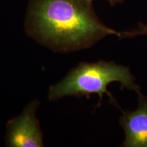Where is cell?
Returning a JSON list of instances; mask_svg holds the SVG:
<instances>
[{
  "instance_id": "3",
  "label": "cell",
  "mask_w": 147,
  "mask_h": 147,
  "mask_svg": "<svg viewBox=\"0 0 147 147\" xmlns=\"http://www.w3.org/2000/svg\"><path fill=\"white\" fill-rule=\"evenodd\" d=\"M38 101L31 102L20 116L11 119L6 125L5 142L10 147L43 146V134L36 117Z\"/></svg>"
},
{
  "instance_id": "1",
  "label": "cell",
  "mask_w": 147,
  "mask_h": 147,
  "mask_svg": "<svg viewBox=\"0 0 147 147\" xmlns=\"http://www.w3.org/2000/svg\"><path fill=\"white\" fill-rule=\"evenodd\" d=\"M27 34L54 51L69 53L87 49L119 32L95 14L92 0H30L25 19Z\"/></svg>"
},
{
  "instance_id": "6",
  "label": "cell",
  "mask_w": 147,
  "mask_h": 147,
  "mask_svg": "<svg viewBox=\"0 0 147 147\" xmlns=\"http://www.w3.org/2000/svg\"><path fill=\"white\" fill-rule=\"evenodd\" d=\"M92 1H93V0H92ZM106 1L110 3L111 6H115V5L119 4V3H123L124 1H127V0H106Z\"/></svg>"
},
{
  "instance_id": "4",
  "label": "cell",
  "mask_w": 147,
  "mask_h": 147,
  "mask_svg": "<svg viewBox=\"0 0 147 147\" xmlns=\"http://www.w3.org/2000/svg\"><path fill=\"white\" fill-rule=\"evenodd\" d=\"M119 123L125 134L121 146L147 147V97L138 94L137 108L123 112Z\"/></svg>"
},
{
  "instance_id": "2",
  "label": "cell",
  "mask_w": 147,
  "mask_h": 147,
  "mask_svg": "<svg viewBox=\"0 0 147 147\" xmlns=\"http://www.w3.org/2000/svg\"><path fill=\"white\" fill-rule=\"evenodd\" d=\"M113 82H119L121 89H127L138 93L140 87L129 67L114 62L100 61L95 63H80L57 84L51 86L49 99L56 101L65 96L87 97L92 94L100 96V102L107 94L113 103L116 102L108 91L107 87Z\"/></svg>"
},
{
  "instance_id": "5",
  "label": "cell",
  "mask_w": 147,
  "mask_h": 147,
  "mask_svg": "<svg viewBox=\"0 0 147 147\" xmlns=\"http://www.w3.org/2000/svg\"><path fill=\"white\" fill-rule=\"evenodd\" d=\"M140 36H147V25L139 24L136 28H134L130 31L122 32L121 39L123 38H132Z\"/></svg>"
}]
</instances>
